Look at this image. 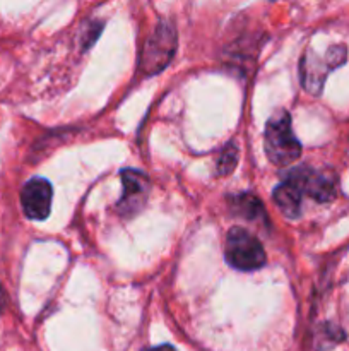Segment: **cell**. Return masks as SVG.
Segmentation results:
<instances>
[{
  "instance_id": "1",
  "label": "cell",
  "mask_w": 349,
  "mask_h": 351,
  "mask_svg": "<svg viewBox=\"0 0 349 351\" xmlns=\"http://www.w3.org/2000/svg\"><path fill=\"white\" fill-rule=\"evenodd\" d=\"M263 149L267 160L276 167H287L301 154V144L294 136L291 117L286 110H277L266 123Z\"/></svg>"
},
{
  "instance_id": "2",
  "label": "cell",
  "mask_w": 349,
  "mask_h": 351,
  "mask_svg": "<svg viewBox=\"0 0 349 351\" xmlns=\"http://www.w3.org/2000/svg\"><path fill=\"white\" fill-rule=\"evenodd\" d=\"M224 257L238 271L260 269L267 259L260 240L242 226H233L226 235Z\"/></svg>"
},
{
  "instance_id": "3",
  "label": "cell",
  "mask_w": 349,
  "mask_h": 351,
  "mask_svg": "<svg viewBox=\"0 0 349 351\" xmlns=\"http://www.w3.org/2000/svg\"><path fill=\"white\" fill-rule=\"evenodd\" d=\"M177 45V29L166 21H161L144 45L142 57H140L142 71L149 75L164 71L166 65L173 60Z\"/></svg>"
},
{
  "instance_id": "4",
  "label": "cell",
  "mask_w": 349,
  "mask_h": 351,
  "mask_svg": "<svg viewBox=\"0 0 349 351\" xmlns=\"http://www.w3.org/2000/svg\"><path fill=\"white\" fill-rule=\"evenodd\" d=\"M344 45H334L325 51V57H318L313 51H308L301 60V82L303 88L311 95H320L325 77L328 72L344 64L348 57Z\"/></svg>"
},
{
  "instance_id": "5",
  "label": "cell",
  "mask_w": 349,
  "mask_h": 351,
  "mask_svg": "<svg viewBox=\"0 0 349 351\" xmlns=\"http://www.w3.org/2000/svg\"><path fill=\"white\" fill-rule=\"evenodd\" d=\"M120 178L123 184V194L115 204V209L122 218H132L139 215L147 204L151 180L144 171L133 170V168H125L120 171Z\"/></svg>"
},
{
  "instance_id": "6",
  "label": "cell",
  "mask_w": 349,
  "mask_h": 351,
  "mask_svg": "<svg viewBox=\"0 0 349 351\" xmlns=\"http://www.w3.org/2000/svg\"><path fill=\"white\" fill-rule=\"evenodd\" d=\"M284 180L293 184L300 189L301 194H307L318 202H328L335 197L337 189H335L334 178L327 177L322 171L313 170L307 165H300L296 168H291L286 173Z\"/></svg>"
},
{
  "instance_id": "7",
  "label": "cell",
  "mask_w": 349,
  "mask_h": 351,
  "mask_svg": "<svg viewBox=\"0 0 349 351\" xmlns=\"http://www.w3.org/2000/svg\"><path fill=\"white\" fill-rule=\"evenodd\" d=\"M53 189L47 178L33 177L24 184L21 191V204L24 215L33 221H43L50 216Z\"/></svg>"
},
{
  "instance_id": "8",
  "label": "cell",
  "mask_w": 349,
  "mask_h": 351,
  "mask_svg": "<svg viewBox=\"0 0 349 351\" xmlns=\"http://www.w3.org/2000/svg\"><path fill=\"white\" fill-rule=\"evenodd\" d=\"M229 208L240 218L246 219L250 223L263 221L267 223V215L266 209H263L262 201L259 197H255L253 194L248 192H243V194H235L228 197Z\"/></svg>"
},
{
  "instance_id": "9",
  "label": "cell",
  "mask_w": 349,
  "mask_h": 351,
  "mask_svg": "<svg viewBox=\"0 0 349 351\" xmlns=\"http://www.w3.org/2000/svg\"><path fill=\"white\" fill-rule=\"evenodd\" d=\"M301 192L293 184L284 180L283 184L274 189V202L286 218L296 219L301 213Z\"/></svg>"
},
{
  "instance_id": "10",
  "label": "cell",
  "mask_w": 349,
  "mask_h": 351,
  "mask_svg": "<svg viewBox=\"0 0 349 351\" xmlns=\"http://www.w3.org/2000/svg\"><path fill=\"white\" fill-rule=\"evenodd\" d=\"M346 338L344 331L341 328L334 324H322L320 328L317 329V335H315V348L317 350H328L332 346L339 345L342 339Z\"/></svg>"
},
{
  "instance_id": "11",
  "label": "cell",
  "mask_w": 349,
  "mask_h": 351,
  "mask_svg": "<svg viewBox=\"0 0 349 351\" xmlns=\"http://www.w3.org/2000/svg\"><path fill=\"white\" fill-rule=\"evenodd\" d=\"M236 163H238V147L233 143L226 144L224 149L221 151L218 158V165H216V173L219 177H224V175H229L236 168Z\"/></svg>"
},
{
  "instance_id": "12",
  "label": "cell",
  "mask_w": 349,
  "mask_h": 351,
  "mask_svg": "<svg viewBox=\"0 0 349 351\" xmlns=\"http://www.w3.org/2000/svg\"><path fill=\"white\" fill-rule=\"evenodd\" d=\"M5 304H7V297L5 293H3L2 288H0V314H2L3 308H5Z\"/></svg>"
},
{
  "instance_id": "13",
  "label": "cell",
  "mask_w": 349,
  "mask_h": 351,
  "mask_svg": "<svg viewBox=\"0 0 349 351\" xmlns=\"http://www.w3.org/2000/svg\"><path fill=\"white\" fill-rule=\"evenodd\" d=\"M147 351H174V348L170 345H164V346H157V348H151Z\"/></svg>"
}]
</instances>
